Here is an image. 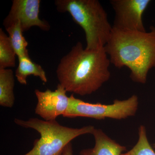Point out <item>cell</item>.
Masks as SVG:
<instances>
[{
    "label": "cell",
    "instance_id": "4fadbf2b",
    "mask_svg": "<svg viewBox=\"0 0 155 155\" xmlns=\"http://www.w3.org/2000/svg\"><path fill=\"white\" fill-rule=\"evenodd\" d=\"M5 29L18 58L29 55L27 49L28 43L23 36L19 22H16Z\"/></svg>",
    "mask_w": 155,
    "mask_h": 155
},
{
    "label": "cell",
    "instance_id": "9c48e42d",
    "mask_svg": "<svg viewBox=\"0 0 155 155\" xmlns=\"http://www.w3.org/2000/svg\"><path fill=\"white\" fill-rule=\"evenodd\" d=\"M92 134L95 139L94 147L81 150L79 155H121L127 150L126 147L112 140L101 129L95 128Z\"/></svg>",
    "mask_w": 155,
    "mask_h": 155
},
{
    "label": "cell",
    "instance_id": "3957f363",
    "mask_svg": "<svg viewBox=\"0 0 155 155\" xmlns=\"http://www.w3.org/2000/svg\"><path fill=\"white\" fill-rule=\"evenodd\" d=\"M55 5L60 13L68 12L84 31L85 48H104L110 37L113 25L107 14L98 0H56Z\"/></svg>",
    "mask_w": 155,
    "mask_h": 155
},
{
    "label": "cell",
    "instance_id": "6da1fadb",
    "mask_svg": "<svg viewBox=\"0 0 155 155\" xmlns=\"http://www.w3.org/2000/svg\"><path fill=\"white\" fill-rule=\"evenodd\" d=\"M110 64L104 47L87 49L78 42L60 61L56 70L57 78L67 92L90 95L110 79Z\"/></svg>",
    "mask_w": 155,
    "mask_h": 155
},
{
    "label": "cell",
    "instance_id": "277c9868",
    "mask_svg": "<svg viewBox=\"0 0 155 155\" xmlns=\"http://www.w3.org/2000/svg\"><path fill=\"white\" fill-rule=\"evenodd\" d=\"M17 125L36 130L40 138L34 142L32 149L23 155H64L67 145L79 136L92 134L95 127L92 125L74 128L60 125L56 120L46 121L38 118L28 120L15 119Z\"/></svg>",
    "mask_w": 155,
    "mask_h": 155
},
{
    "label": "cell",
    "instance_id": "5bb4252c",
    "mask_svg": "<svg viewBox=\"0 0 155 155\" xmlns=\"http://www.w3.org/2000/svg\"><path fill=\"white\" fill-rule=\"evenodd\" d=\"M138 141L134 147L121 155H155V151L150 145L147 136L146 129L143 125L138 128Z\"/></svg>",
    "mask_w": 155,
    "mask_h": 155
},
{
    "label": "cell",
    "instance_id": "8992f818",
    "mask_svg": "<svg viewBox=\"0 0 155 155\" xmlns=\"http://www.w3.org/2000/svg\"><path fill=\"white\" fill-rule=\"evenodd\" d=\"M150 0H111L115 13L113 28L124 31H146L143 15Z\"/></svg>",
    "mask_w": 155,
    "mask_h": 155
},
{
    "label": "cell",
    "instance_id": "9a60e30c",
    "mask_svg": "<svg viewBox=\"0 0 155 155\" xmlns=\"http://www.w3.org/2000/svg\"><path fill=\"white\" fill-rule=\"evenodd\" d=\"M64 155H73L72 145L71 143L67 145L64 150Z\"/></svg>",
    "mask_w": 155,
    "mask_h": 155
},
{
    "label": "cell",
    "instance_id": "ba28073f",
    "mask_svg": "<svg viewBox=\"0 0 155 155\" xmlns=\"http://www.w3.org/2000/svg\"><path fill=\"white\" fill-rule=\"evenodd\" d=\"M67 92L60 84L54 91L35 89V93L38 100L35 114L46 121H54L58 116H63L69 104V97L66 94Z\"/></svg>",
    "mask_w": 155,
    "mask_h": 155
},
{
    "label": "cell",
    "instance_id": "2e32d148",
    "mask_svg": "<svg viewBox=\"0 0 155 155\" xmlns=\"http://www.w3.org/2000/svg\"><path fill=\"white\" fill-rule=\"evenodd\" d=\"M153 145V147H155V143H154V144Z\"/></svg>",
    "mask_w": 155,
    "mask_h": 155
},
{
    "label": "cell",
    "instance_id": "8fae6325",
    "mask_svg": "<svg viewBox=\"0 0 155 155\" xmlns=\"http://www.w3.org/2000/svg\"><path fill=\"white\" fill-rule=\"evenodd\" d=\"M15 80L11 69H0V105L11 108L14 105Z\"/></svg>",
    "mask_w": 155,
    "mask_h": 155
},
{
    "label": "cell",
    "instance_id": "52a82bcc",
    "mask_svg": "<svg viewBox=\"0 0 155 155\" xmlns=\"http://www.w3.org/2000/svg\"><path fill=\"white\" fill-rule=\"evenodd\" d=\"M40 3V0L13 1L8 15L3 22L5 28L19 22L23 33L33 26L45 31L49 30L51 26L48 22L39 17Z\"/></svg>",
    "mask_w": 155,
    "mask_h": 155
},
{
    "label": "cell",
    "instance_id": "30bf717a",
    "mask_svg": "<svg viewBox=\"0 0 155 155\" xmlns=\"http://www.w3.org/2000/svg\"><path fill=\"white\" fill-rule=\"evenodd\" d=\"M18 60L19 64L15 72V76L19 83L26 85L27 77L31 75L38 77L44 83L48 82L44 69L39 64L31 61L29 55L18 57Z\"/></svg>",
    "mask_w": 155,
    "mask_h": 155
},
{
    "label": "cell",
    "instance_id": "7c38bea8",
    "mask_svg": "<svg viewBox=\"0 0 155 155\" xmlns=\"http://www.w3.org/2000/svg\"><path fill=\"white\" fill-rule=\"evenodd\" d=\"M17 55L9 36L0 29V69L14 67Z\"/></svg>",
    "mask_w": 155,
    "mask_h": 155
},
{
    "label": "cell",
    "instance_id": "5b68a950",
    "mask_svg": "<svg viewBox=\"0 0 155 155\" xmlns=\"http://www.w3.org/2000/svg\"><path fill=\"white\" fill-rule=\"evenodd\" d=\"M138 98L133 95L127 99L114 100L112 104H91L76 98L71 95L69 106L63 115L67 118L87 117L97 120L106 118L121 120L134 116L138 109Z\"/></svg>",
    "mask_w": 155,
    "mask_h": 155
},
{
    "label": "cell",
    "instance_id": "7a4b0ae2",
    "mask_svg": "<svg viewBox=\"0 0 155 155\" xmlns=\"http://www.w3.org/2000/svg\"><path fill=\"white\" fill-rule=\"evenodd\" d=\"M104 49L111 64L118 69L127 67L131 80L144 84L149 71L155 67V27L151 26L148 32L113 28Z\"/></svg>",
    "mask_w": 155,
    "mask_h": 155
}]
</instances>
